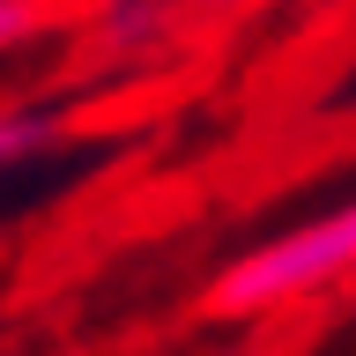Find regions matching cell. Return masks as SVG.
Returning <instances> with one entry per match:
<instances>
[{
    "mask_svg": "<svg viewBox=\"0 0 356 356\" xmlns=\"http://www.w3.org/2000/svg\"><path fill=\"white\" fill-rule=\"evenodd\" d=\"M67 141V119L44 104H0V171H15V163H30V156L60 149Z\"/></svg>",
    "mask_w": 356,
    "mask_h": 356,
    "instance_id": "cell-2",
    "label": "cell"
},
{
    "mask_svg": "<svg viewBox=\"0 0 356 356\" xmlns=\"http://www.w3.org/2000/svg\"><path fill=\"white\" fill-rule=\"evenodd\" d=\"M44 30V0H0V60Z\"/></svg>",
    "mask_w": 356,
    "mask_h": 356,
    "instance_id": "cell-4",
    "label": "cell"
},
{
    "mask_svg": "<svg viewBox=\"0 0 356 356\" xmlns=\"http://www.w3.org/2000/svg\"><path fill=\"white\" fill-rule=\"evenodd\" d=\"M119 22H171V15H200V8H230V0H104Z\"/></svg>",
    "mask_w": 356,
    "mask_h": 356,
    "instance_id": "cell-3",
    "label": "cell"
},
{
    "mask_svg": "<svg viewBox=\"0 0 356 356\" xmlns=\"http://www.w3.org/2000/svg\"><path fill=\"white\" fill-rule=\"evenodd\" d=\"M349 275H356V200H341L327 216L252 245L245 260H230L208 282V312L216 319H267V312H289L319 289L349 282Z\"/></svg>",
    "mask_w": 356,
    "mask_h": 356,
    "instance_id": "cell-1",
    "label": "cell"
}]
</instances>
